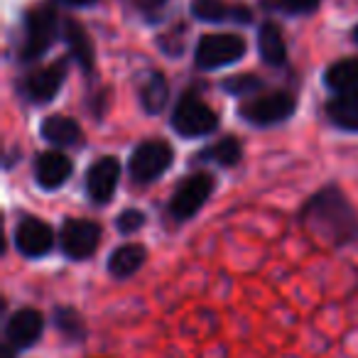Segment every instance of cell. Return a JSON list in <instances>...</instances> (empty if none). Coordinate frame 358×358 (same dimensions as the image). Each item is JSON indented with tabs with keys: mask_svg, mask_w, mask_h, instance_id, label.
I'll return each instance as SVG.
<instances>
[{
	"mask_svg": "<svg viewBox=\"0 0 358 358\" xmlns=\"http://www.w3.org/2000/svg\"><path fill=\"white\" fill-rule=\"evenodd\" d=\"M327 113L334 125L343 130H358V91L338 94L336 99L329 101Z\"/></svg>",
	"mask_w": 358,
	"mask_h": 358,
	"instance_id": "obj_14",
	"label": "cell"
},
{
	"mask_svg": "<svg viewBox=\"0 0 358 358\" xmlns=\"http://www.w3.org/2000/svg\"><path fill=\"white\" fill-rule=\"evenodd\" d=\"M324 81L336 94L358 91V59H341L331 64L324 74Z\"/></svg>",
	"mask_w": 358,
	"mask_h": 358,
	"instance_id": "obj_17",
	"label": "cell"
},
{
	"mask_svg": "<svg viewBox=\"0 0 358 358\" xmlns=\"http://www.w3.org/2000/svg\"><path fill=\"white\" fill-rule=\"evenodd\" d=\"M167 96H169L167 81L157 71H152V74H148L140 81V99H143V106L148 113L162 110V106L167 103Z\"/></svg>",
	"mask_w": 358,
	"mask_h": 358,
	"instance_id": "obj_20",
	"label": "cell"
},
{
	"mask_svg": "<svg viewBox=\"0 0 358 358\" xmlns=\"http://www.w3.org/2000/svg\"><path fill=\"white\" fill-rule=\"evenodd\" d=\"M0 358H13V353H10V348H3V351H0Z\"/></svg>",
	"mask_w": 358,
	"mask_h": 358,
	"instance_id": "obj_27",
	"label": "cell"
},
{
	"mask_svg": "<svg viewBox=\"0 0 358 358\" xmlns=\"http://www.w3.org/2000/svg\"><path fill=\"white\" fill-rule=\"evenodd\" d=\"M258 50L260 57H263L268 64L280 66L287 57V50H285V40H282V32H280L278 25L273 22H265L258 32Z\"/></svg>",
	"mask_w": 358,
	"mask_h": 358,
	"instance_id": "obj_18",
	"label": "cell"
},
{
	"mask_svg": "<svg viewBox=\"0 0 358 358\" xmlns=\"http://www.w3.org/2000/svg\"><path fill=\"white\" fill-rule=\"evenodd\" d=\"M172 145L164 140H148V143L138 145V150L130 157V174L135 182H152V179L162 177L172 164Z\"/></svg>",
	"mask_w": 358,
	"mask_h": 358,
	"instance_id": "obj_4",
	"label": "cell"
},
{
	"mask_svg": "<svg viewBox=\"0 0 358 358\" xmlns=\"http://www.w3.org/2000/svg\"><path fill=\"white\" fill-rule=\"evenodd\" d=\"M294 113V99L287 91H273V94L253 96L245 103H241V115L248 123L255 125H273L289 118Z\"/></svg>",
	"mask_w": 358,
	"mask_h": 358,
	"instance_id": "obj_5",
	"label": "cell"
},
{
	"mask_svg": "<svg viewBox=\"0 0 358 358\" xmlns=\"http://www.w3.org/2000/svg\"><path fill=\"white\" fill-rule=\"evenodd\" d=\"M42 314L37 312V309H20V312H15L10 317V322H8V341L13 343V346L17 348H25V346H32V343L40 338L42 334Z\"/></svg>",
	"mask_w": 358,
	"mask_h": 358,
	"instance_id": "obj_12",
	"label": "cell"
},
{
	"mask_svg": "<svg viewBox=\"0 0 358 358\" xmlns=\"http://www.w3.org/2000/svg\"><path fill=\"white\" fill-rule=\"evenodd\" d=\"M15 245L27 258H40V255L52 250V245H55V234H52V229L45 221L25 219L15 229Z\"/></svg>",
	"mask_w": 358,
	"mask_h": 358,
	"instance_id": "obj_10",
	"label": "cell"
},
{
	"mask_svg": "<svg viewBox=\"0 0 358 358\" xmlns=\"http://www.w3.org/2000/svg\"><path fill=\"white\" fill-rule=\"evenodd\" d=\"M211 189H214V182H211L209 174L199 172V174L187 177L185 182H182V187L174 192L172 201H169V214H172V219L187 221L189 216H194L196 211L206 204Z\"/></svg>",
	"mask_w": 358,
	"mask_h": 358,
	"instance_id": "obj_7",
	"label": "cell"
},
{
	"mask_svg": "<svg viewBox=\"0 0 358 358\" xmlns=\"http://www.w3.org/2000/svg\"><path fill=\"white\" fill-rule=\"evenodd\" d=\"M145 263V248L138 243H128L120 245L118 250H113L108 258V273L113 278H128L133 275L140 265Z\"/></svg>",
	"mask_w": 358,
	"mask_h": 358,
	"instance_id": "obj_16",
	"label": "cell"
},
{
	"mask_svg": "<svg viewBox=\"0 0 358 358\" xmlns=\"http://www.w3.org/2000/svg\"><path fill=\"white\" fill-rule=\"evenodd\" d=\"M64 64L57 62L50 66H40L32 74H27L25 79V94L30 96L35 103H47L57 96V91L62 89V81H64Z\"/></svg>",
	"mask_w": 358,
	"mask_h": 358,
	"instance_id": "obj_11",
	"label": "cell"
},
{
	"mask_svg": "<svg viewBox=\"0 0 358 358\" xmlns=\"http://www.w3.org/2000/svg\"><path fill=\"white\" fill-rule=\"evenodd\" d=\"M57 37V15L52 8H32L25 17V42H22V59H40L52 47Z\"/></svg>",
	"mask_w": 358,
	"mask_h": 358,
	"instance_id": "obj_3",
	"label": "cell"
},
{
	"mask_svg": "<svg viewBox=\"0 0 358 358\" xmlns=\"http://www.w3.org/2000/svg\"><path fill=\"white\" fill-rule=\"evenodd\" d=\"M62 3H69V6H91V3H96V0H62Z\"/></svg>",
	"mask_w": 358,
	"mask_h": 358,
	"instance_id": "obj_26",
	"label": "cell"
},
{
	"mask_svg": "<svg viewBox=\"0 0 358 358\" xmlns=\"http://www.w3.org/2000/svg\"><path fill=\"white\" fill-rule=\"evenodd\" d=\"M120 179V164L115 157H101L86 174V192L96 204H108Z\"/></svg>",
	"mask_w": 358,
	"mask_h": 358,
	"instance_id": "obj_9",
	"label": "cell"
},
{
	"mask_svg": "<svg viewBox=\"0 0 358 358\" xmlns=\"http://www.w3.org/2000/svg\"><path fill=\"white\" fill-rule=\"evenodd\" d=\"M64 40L69 45L71 55L81 62L84 69H91L94 66V47H91V40L86 35V30L79 25L76 20H66L64 22Z\"/></svg>",
	"mask_w": 358,
	"mask_h": 358,
	"instance_id": "obj_19",
	"label": "cell"
},
{
	"mask_svg": "<svg viewBox=\"0 0 358 358\" xmlns=\"http://www.w3.org/2000/svg\"><path fill=\"white\" fill-rule=\"evenodd\" d=\"M172 125L179 135L185 138H204V135L214 133L219 125V115L209 108L201 99L187 94L177 103L172 115Z\"/></svg>",
	"mask_w": 358,
	"mask_h": 358,
	"instance_id": "obj_2",
	"label": "cell"
},
{
	"mask_svg": "<svg viewBox=\"0 0 358 358\" xmlns=\"http://www.w3.org/2000/svg\"><path fill=\"white\" fill-rule=\"evenodd\" d=\"M224 89L229 94H236V96H245V94H253V91L260 89V79L253 74H238V76H231L226 79Z\"/></svg>",
	"mask_w": 358,
	"mask_h": 358,
	"instance_id": "obj_22",
	"label": "cell"
},
{
	"mask_svg": "<svg viewBox=\"0 0 358 358\" xmlns=\"http://www.w3.org/2000/svg\"><path fill=\"white\" fill-rule=\"evenodd\" d=\"M192 13H194L199 20L219 22V20H224L226 15H234L236 10H229L221 0H194V3H192Z\"/></svg>",
	"mask_w": 358,
	"mask_h": 358,
	"instance_id": "obj_21",
	"label": "cell"
},
{
	"mask_svg": "<svg viewBox=\"0 0 358 358\" xmlns=\"http://www.w3.org/2000/svg\"><path fill=\"white\" fill-rule=\"evenodd\" d=\"M209 155H214L221 164H236L241 159V143L236 138H224Z\"/></svg>",
	"mask_w": 358,
	"mask_h": 358,
	"instance_id": "obj_23",
	"label": "cell"
},
{
	"mask_svg": "<svg viewBox=\"0 0 358 358\" xmlns=\"http://www.w3.org/2000/svg\"><path fill=\"white\" fill-rule=\"evenodd\" d=\"M71 174V159L62 152H42L37 157V182L45 189H59Z\"/></svg>",
	"mask_w": 358,
	"mask_h": 358,
	"instance_id": "obj_13",
	"label": "cell"
},
{
	"mask_svg": "<svg viewBox=\"0 0 358 358\" xmlns=\"http://www.w3.org/2000/svg\"><path fill=\"white\" fill-rule=\"evenodd\" d=\"M353 37H356V42H358V27H356V32H353Z\"/></svg>",
	"mask_w": 358,
	"mask_h": 358,
	"instance_id": "obj_28",
	"label": "cell"
},
{
	"mask_svg": "<svg viewBox=\"0 0 358 358\" xmlns=\"http://www.w3.org/2000/svg\"><path fill=\"white\" fill-rule=\"evenodd\" d=\"M245 55V42L238 35H206L201 37L199 47H196V64L201 69H219V66L234 64L236 59Z\"/></svg>",
	"mask_w": 358,
	"mask_h": 358,
	"instance_id": "obj_6",
	"label": "cell"
},
{
	"mask_svg": "<svg viewBox=\"0 0 358 358\" xmlns=\"http://www.w3.org/2000/svg\"><path fill=\"white\" fill-rule=\"evenodd\" d=\"M285 3H287V8L294 13H309L317 8L319 0H285Z\"/></svg>",
	"mask_w": 358,
	"mask_h": 358,
	"instance_id": "obj_25",
	"label": "cell"
},
{
	"mask_svg": "<svg viewBox=\"0 0 358 358\" xmlns=\"http://www.w3.org/2000/svg\"><path fill=\"white\" fill-rule=\"evenodd\" d=\"M143 224H145L143 211L128 209V211H123V214L118 216V229H120V234H133V231H138Z\"/></svg>",
	"mask_w": 358,
	"mask_h": 358,
	"instance_id": "obj_24",
	"label": "cell"
},
{
	"mask_svg": "<svg viewBox=\"0 0 358 358\" xmlns=\"http://www.w3.org/2000/svg\"><path fill=\"white\" fill-rule=\"evenodd\" d=\"M42 138L52 145H59V148H69V145L79 143L81 128L66 115H50L42 123Z\"/></svg>",
	"mask_w": 358,
	"mask_h": 358,
	"instance_id": "obj_15",
	"label": "cell"
},
{
	"mask_svg": "<svg viewBox=\"0 0 358 358\" xmlns=\"http://www.w3.org/2000/svg\"><path fill=\"white\" fill-rule=\"evenodd\" d=\"M307 226L322 238L341 245L358 238V219L343 194L336 189H327L317 194L307 206Z\"/></svg>",
	"mask_w": 358,
	"mask_h": 358,
	"instance_id": "obj_1",
	"label": "cell"
},
{
	"mask_svg": "<svg viewBox=\"0 0 358 358\" xmlns=\"http://www.w3.org/2000/svg\"><path fill=\"white\" fill-rule=\"evenodd\" d=\"M62 250H64L69 258L84 260L89 255L96 253L101 241V229L99 224L86 219H69L62 226Z\"/></svg>",
	"mask_w": 358,
	"mask_h": 358,
	"instance_id": "obj_8",
	"label": "cell"
}]
</instances>
